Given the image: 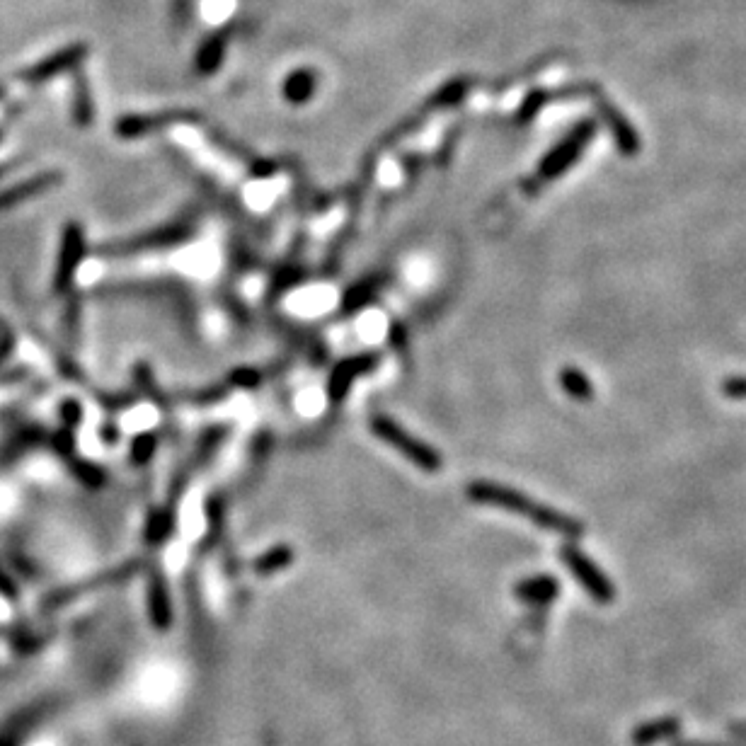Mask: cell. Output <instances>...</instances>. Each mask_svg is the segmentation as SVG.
I'll return each instance as SVG.
<instances>
[{
    "label": "cell",
    "mask_w": 746,
    "mask_h": 746,
    "mask_svg": "<svg viewBox=\"0 0 746 746\" xmlns=\"http://www.w3.org/2000/svg\"><path fill=\"white\" fill-rule=\"evenodd\" d=\"M591 136V129L587 126V129H579L575 136H572L570 141L562 143L560 148H555L553 156H550L548 160L543 163V175L545 177H555L560 175L562 170L570 168L572 163H575L577 153L582 151V146H587V139Z\"/></svg>",
    "instance_id": "obj_6"
},
{
    "label": "cell",
    "mask_w": 746,
    "mask_h": 746,
    "mask_svg": "<svg viewBox=\"0 0 746 746\" xmlns=\"http://www.w3.org/2000/svg\"><path fill=\"white\" fill-rule=\"evenodd\" d=\"M10 168H8V165H0V177H3L5 175V172H8Z\"/></svg>",
    "instance_id": "obj_13"
},
{
    "label": "cell",
    "mask_w": 746,
    "mask_h": 746,
    "mask_svg": "<svg viewBox=\"0 0 746 746\" xmlns=\"http://www.w3.org/2000/svg\"><path fill=\"white\" fill-rule=\"evenodd\" d=\"M56 182H59V175H56V172H44V175L30 177V180L20 182V185H13L10 189H5V192H0V209H13V206L32 199L34 194L47 192L49 187L56 185Z\"/></svg>",
    "instance_id": "obj_5"
},
{
    "label": "cell",
    "mask_w": 746,
    "mask_h": 746,
    "mask_svg": "<svg viewBox=\"0 0 746 746\" xmlns=\"http://www.w3.org/2000/svg\"><path fill=\"white\" fill-rule=\"evenodd\" d=\"M722 393L732 400H746V378L744 376H732L722 383Z\"/></svg>",
    "instance_id": "obj_11"
},
{
    "label": "cell",
    "mask_w": 746,
    "mask_h": 746,
    "mask_svg": "<svg viewBox=\"0 0 746 746\" xmlns=\"http://www.w3.org/2000/svg\"><path fill=\"white\" fill-rule=\"evenodd\" d=\"M0 141H3V131H0Z\"/></svg>",
    "instance_id": "obj_14"
},
{
    "label": "cell",
    "mask_w": 746,
    "mask_h": 746,
    "mask_svg": "<svg viewBox=\"0 0 746 746\" xmlns=\"http://www.w3.org/2000/svg\"><path fill=\"white\" fill-rule=\"evenodd\" d=\"M468 492L475 502L495 504V507L507 509V512L526 516V519H531L533 524L541 526V529L545 531L562 533V536H570V538L582 536V531H584L579 521L570 519V516H565L560 512H553V509L543 507V504L533 502V499L524 497L521 492L512 490V487L495 485V482H473V485L468 487Z\"/></svg>",
    "instance_id": "obj_1"
},
{
    "label": "cell",
    "mask_w": 746,
    "mask_h": 746,
    "mask_svg": "<svg viewBox=\"0 0 746 746\" xmlns=\"http://www.w3.org/2000/svg\"><path fill=\"white\" fill-rule=\"evenodd\" d=\"M80 260H83V231L76 223H68L66 231H63L59 267H56V289H66L71 284Z\"/></svg>",
    "instance_id": "obj_4"
},
{
    "label": "cell",
    "mask_w": 746,
    "mask_h": 746,
    "mask_svg": "<svg viewBox=\"0 0 746 746\" xmlns=\"http://www.w3.org/2000/svg\"><path fill=\"white\" fill-rule=\"evenodd\" d=\"M560 386L567 390V395L575 400H591L594 398V386L582 371L577 369H562L560 371Z\"/></svg>",
    "instance_id": "obj_9"
},
{
    "label": "cell",
    "mask_w": 746,
    "mask_h": 746,
    "mask_svg": "<svg viewBox=\"0 0 746 746\" xmlns=\"http://www.w3.org/2000/svg\"><path fill=\"white\" fill-rule=\"evenodd\" d=\"M0 591H3V594H8V596H13V594H15V589H13V582H10V579H8V577H5V575H3V572H0Z\"/></svg>",
    "instance_id": "obj_12"
},
{
    "label": "cell",
    "mask_w": 746,
    "mask_h": 746,
    "mask_svg": "<svg viewBox=\"0 0 746 746\" xmlns=\"http://www.w3.org/2000/svg\"><path fill=\"white\" fill-rule=\"evenodd\" d=\"M516 591H519L521 599L533 601V604H550L558 596V582L553 577H536L529 579V582H521Z\"/></svg>",
    "instance_id": "obj_7"
},
{
    "label": "cell",
    "mask_w": 746,
    "mask_h": 746,
    "mask_svg": "<svg viewBox=\"0 0 746 746\" xmlns=\"http://www.w3.org/2000/svg\"><path fill=\"white\" fill-rule=\"evenodd\" d=\"M369 364H373V359H366V357L347 361V364H342L340 369H337L335 376H332V381H330L332 395H335V398H340V395H344V390H347L349 381H352V378L357 376L359 371L369 369Z\"/></svg>",
    "instance_id": "obj_10"
},
{
    "label": "cell",
    "mask_w": 746,
    "mask_h": 746,
    "mask_svg": "<svg viewBox=\"0 0 746 746\" xmlns=\"http://www.w3.org/2000/svg\"><path fill=\"white\" fill-rule=\"evenodd\" d=\"M371 429L378 439H383L386 444L395 446V449L403 453L405 458H410V461L415 463V466H420L422 470L436 473V470L441 468L439 453H436L434 449H429V446H424L420 439H415V436H412L410 432H405L403 427H398L393 420H388V417H381V415L373 417Z\"/></svg>",
    "instance_id": "obj_2"
},
{
    "label": "cell",
    "mask_w": 746,
    "mask_h": 746,
    "mask_svg": "<svg viewBox=\"0 0 746 746\" xmlns=\"http://www.w3.org/2000/svg\"><path fill=\"white\" fill-rule=\"evenodd\" d=\"M676 730H679V722L676 720H654L650 722V725H642L635 730L633 734V742L638 746H650L654 742H659V739L669 737V734H674Z\"/></svg>",
    "instance_id": "obj_8"
},
{
    "label": "cell",
    "mask_w": 746,
    "mask_h": 746,
    "mask_svg": "<svg viewBox=\"0 0 746 746\" xmlns=\"http://www.w3.org/2000/svg\"><path fill=\"white\" fill-rule=\"evenodd\" d=\"M562 560H565V565L570 567V572L575 575V579L579 584H582L584 591L591 596V599L601 601V604H608V601L616 596V591H613V584L611 579H608L604 572L599 570V567L591 562L587 555L579 553L577 548H572V545H567V548H562Z\"/></svg>",
    "instance_id": "obj_3"
}]
</instances>
